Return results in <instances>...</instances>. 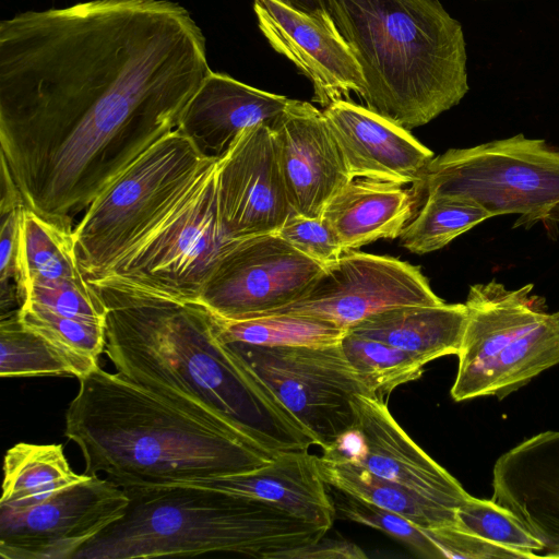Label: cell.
Returning a JSON list of instances; mask_svg holds the SVG:
<instances>
[{
  "mask_svg": "<svg viewBox=\"0 0 559 559\" xmlns=\"http://www.w3.org/2000/svg\"><path fill=\"white\" fill-rule=\"evenodd\" d=\"M331 489V488H330ZM336 516L378 530L405 545L423 558L440 559L425 531L405 518L334 490Z\"/></svg>",
  "mask_w": 559,
  "mask_h": 559,
  "instance_id": "obj_34",
  "label": "cell"
},
{
  "mask_svg": "<svg viewBox=\"0 0 559 559\" xmlns=\"http://www.w3.org/2000/svg\"><path fill=\"white\" fill-rule=\"evenodd\" d=\"M21 266L29 282L83 281L72 231L45 221L25 207L22 221Z\"/></svg>",
  "mask_w": 559,
  "mask_h": 559,
  "instance_id": "obj_27",
  "label": "cell"
},
{
  "mask_svg": "<svg viewBox=\"0 0 559 559\" xmlns=\"http://www.w3.org/2000/svg\"><path fill=\"white\" fill-rule=\"evenodd\" d=\"M259 28L278 53L288 58L313 86V102L326 107L362 97L366 82L361 69L337 28L296 11L277 0H253Z\"/></svg>",
  "mask_w": 559,
  "mask_h": 559,
  "instance_id": "obj_15",
  "label": "cell"
},
{
  "mask_svg": "<svg viewBox=\"0 0 559 559\" xmlns=\"http://www.w3.org/2000/svg\"><path fill=\"white\" fill-rule=\"evenodd\" d=\"M211 72L191 14L167 0H92L0 23V148L27 209L74 218L177 128Z\"/></svg>",
  "mask_w": 559,
  "mask_h": 559,
  "instance_id": "obj_1",
  "label": "cell"
},
{
  "mask_svg": "<svg viewBox=\"0 0 559 559\" xmlns=\"http://www.w3.org/2000/svg\"><path fill=\"white\" fill-rule=\"evenodd\" d=\"M213 316L215 332L224 343L258 346H302L338 343L346 330L313 317L275 313L245 320Z\"/></svg>",
  "mask_w": 559,
  "mask_h": 559,
  "instance_id": "obj_26",
  "label": "cell"
},
{
  "mask_svg": "<svg viewBox=\"0 0 559 559\" xmlns=\"http://www.w3.org/2000/svg\"><path fill=\"white\" fill-rule=\"evenodd\" d=\"M225 344L322 450L356 426L355 395L377 397L349 364L341 342L302 346Z\"/></svg>",
  "mask_w": 559,
  "mask_h": 559,
  "instance_id": "obj_9",
  "label": "cell"
},
{
  "mask_svg": "<svg viewBox=\"0 0 559 559\" xmlns=\"http://www.w3.org/2000/svg\"><path fill=\"white\" fill-rule=\"evenodd\" d=\"M366 82V107L411 130L468 92L462 25L440 0H325Z\"/></svg>",
  "mask_w": 559,
  "mask_h": 559,
  "instance_id": "obj_4",
  "label": "cell"
},
{
  "mask_svg": "<svg viewBox=\"0 0 559 559\" xmlns=\"http://www.w3.org/2000/svg\"><path fill=\"white\" fill-rule=\"evenodd\" d=\"M290 99L210 72L186 105L177 128L210 158L218 159L246 128L273 127Z\"/></svg>",
  "mask_w": 559,
  "mask_h": 559,
  "instance_id": "obj_20",
  "label": "cell"
},
{
  "mask_svg": "<svg viewBox=\"0 0 559 559\" xmlns=\"http://www.w3.org/2000/svg\"><path fill=\"white\" fill-rule=\"evenodd\" d=\"M413 204V194L403 185L355 178L329 201L322 216L347 251L397 238L412 216Z\"/></svg>",
  "mask_w": 559,
  "mask_h": 559,
  "instance_id": "obj_22",
  "label": "cell"
},
{
  "mask_svg": "<svg viewBox=\"0 0 559 559\" xmlns=\"http://www.w3.org/2000/svg\"><path fill=\"white\" fill-rule=\"evenodd\" d=\"M323 114L353 179L420 182L433 153L409 130L348 99L333 102Z\"/></svg>",
  "mask_w": 559,
  "mask_h": 559,
  "instance_id": "obj_18",
  "label": "cell"
},
{
  "mask_svg": "<svg viewBox=\"0 0 559 559\" xmlns=\"http://www.w3.org/2000/svg\"><path fill=\"white\" fill-rule=\"evenodd\" d=\"M272 129L294 212L321 216L329 201L353 180L323 110L290 99Z\"/></svg>",
  "mask_w": 559,
  "mask_h": 559,
  "instance_id": "obj_16",
  "label": "cell"
},
{
  "mask_svg": "<svg viewBox=\"0 0 559 559\" xmlns=\"http://www.w3.org/2000/svg\"><path fill=\"white\" fill-rule=\"evenodd\" d=\"M283 4L299 11L330 28H336L325 4V0H277Z\"/></svg>",
  "mask_w": 559,
  "mask_h": 559,
  "instance_id": "obj_39",
  "label": "cell"
},
{
  "mask_svg": "<svg viewBox=\"0 0 559 559\" xmlns=\"http://www.w3.org/2000/svg\"><path fill=\"white\" fill-rule=\"evenodd\" d=\"M323 270L277 233L235 239L219 257L198 302L227 320L273 314L302 298Z\"/></svg>",
  "mask_w": 559,
  "mask_h": 559,
  "instance_id": "obj_11",
  "label": "cell"
},
{
  "mask_svg": "<svg viewBox=\"0 0 559 559\" xmlns=\"http://www.w3.org/2000/svg\"><path fill=\"white\" fill-rule=\"evenodd\" d=\"M467 322L465 304L414 305L385 310L347 331L412 353L427 362L457 355Z\"/></svg>",
  "mask_w": 559,
  "mask_h": 559,
  "instance_id": "obj_23",
  "label": "cell"
},
{
  "mask_svg": "<svg viewBox=\"0 0 559 559\" xmlns=\"http://www.w3.org/2000/svg\"><path fill=\"white\" fill-rule=\"evenodd\" d=\"M365 551L346 539L325 538L298 547L281 556V559H366Z\"/></svg>",
  "mask_w": 559,
  "mask_h": 559,
  "instance_id": "obj_38",
  "label": "cell"
},
{
  "mask_svg": "<svg viewBox=\"0 0 559 559\" xmlns=\"http://www.w3.org/2000/svg\"><path fill=\"white\" fill-rule=\"evenodd\" d=\"M88 282L107 310L104 352L118 373L273 455L317 445L218 338L200 302L112 275Z\"/></svg>",
  "mask_w": 559,
  "mask_h": 559,
  "instance_id": "obj_2",
  "label": "cell"
},
{
  "mask_svg": "<svg viewBox=\"0 0 559 559\" xmlns=\"http://www.w3.org/2000/svg\"><path fill=\"white\" fill-rule=\"evenodd\" d=\"M325 484L346 496L396 513L421 530L456 524V510L433 502L367 468L318 456Z\"/></svg>",
  "mask_w": 559,
  "mask_h": 559,
  "instance_id": "obj_24",
  "label": "cell"
},
{
  "mask_svg": "<svg viewBox=\"0 0 559 559\" xmlns=\"http://www.w3.org/2000/svg\"><path fill=\"white\" fill-rule=\"evenodd\" d=\"M441 558L525 559L521 554L491 544L455 525L424 530Z\"/></svg>",
  "mask_w": 559,
  "mask_h": 559,
  "instance_id": "obj_37",
  "label": "cell"
},
{
  "mask_svg": "<svg viewBox=\"0 0 559 559\" xmlns=\"http://www.w3.org/2000/svg\"><path fill=\"white\" fill-rule=\"evenodd\" d=\"M216 160L175 129L129 165L94 199L72 230L85 278L107 275L156 229Z\"/></svg>",
  "mask_w": 559,
  "mask_h": 559,
  "instance_id": "obj_6",
  "label": "cell"
},
{
  "mask_svg": "<svg viewBox=\"0 0 559 559\" xmlns=\"http://www.w3.org/2000/svg\"><path fill=\"white\" fill-rule=\"evenodd\" d=\"M21 323L55 346L80 379L98 367L105 350L106 325L67 318L24 301L17 311Z\"/></svg>",
  "mask_w": 559,
  "mask_h": 559,
  "instance_id": "obj_28",
  "label": "cell"
},
{
  "mask_svg": "<svg viewBox=\"0 0 559 559\" xmlns=\"http://www.w3.org/2000/svg\"><path fill=\"white\" fill-rule=\"evenodd\" d=\"M86 477L71 468L61 444L16 443L4 455L0 507L28 508Z\"/></svg>",
  "mask_w": 559,
  "mask_h": 559,
  "instance_id": "obj_25",
  "label": "cell"
},
{
  "mask_svg": "<svg viewBox=\"0 0 559 559\" xmlns=\"http://www.w3.org/2000/svg\"><path fill=\"white\" fill-rule=\"evenodd\" d=\"M490 217L486 210L472 202L427 195L417 216L404 227L399 238L408 251L425 254L443 248Z\"/></svg>",
  "mask_w": 559,
  "mask_h": 559,
  "instance_id": "obj_30",
  "label": "cell"
},
{
  "mask_svg": "<svg viewBox=\"0 0 559 559\" xmlns=\"http://www.w3.org/2000/svg\"><path fill=\"white\" fill-rule=\"evenodd\" d=\"M124 514L72 559H134L238 554L281 559L330 531L284 510L219 490L173 485L122 488Z\"/></svg>",
  "mask_w": 559,
  "mask_h": 559,
  "instance_id": "obj_5",
  "label": "cell"
},
{
  "mask_svg": "<svg viewBox=\"0 0 559 559\" xmlns=\"http://www.w3.org/2000/svg\"><path fill=\"white\" fill-rule=\"evenodd\" d=\"M26 205L0 211V309L1 318L19 311L25 297L21 266L22 221Z\"/></svg>",
  "mask_w": 559,
  "mask_h": 559,
  "instance_id": "obj_35",
  "label": "cell"
},
{
  "mask_svg": "<svg viewBox=\"0 0 559 559\" xmlns=\"http://www.w3.org/2000/svg\"><path fill=\"white\" fill-rule=\"evenodd\" d=\"M491 500L544 545L545 558H559V430L537 433L496 461Z\"/></svg>",
  "mask_w": 559,
  "mask_h": 559,
  "instance_id": "obj_17",
  "label": "cell"
},
{
  "mask_svg": "<svg viewBox=\"0 0 559 559\" xmlns=\"http://www.w3.org/2000/svg\"><path fill=\"white\" fill-rule=\"evenodd\" d=\"M276 233L324 267L337 261L344 252L338 237L322 215L309 217L293 212Z\"/></svg>",
  "mask_w": 559,
  "mask_h": 559,
  "instance_id": "obj_36",
  "label": "cell"
},
{
  "mask_svg": "<svg viewBox=\"0 0 559 559\" xmlns=\"http://www.w3.org/2000/svg\"><path fill=\"white\" fill-rule=\"evenodd\" d=\"M215 185L219 223L229 239L276 233L294 212L267 123L235 138L216 160Z\"/></svg>",
  "mask_w": 559,
  "mask_h": 559,
  "instance_id": "obj_14",
  "label": "cell"
},
{
  "mask_svg": "<svg viewBox=\"0 0 559 559\" xmlns=\"http://www.w3.org/2000/svg\"><path fill=\"white\" fill-rule=\"evenodd\" d=\"M126 491L98 475L24 509L0 507V556L72 559L87 542L126 512Z\"/></svg>",
  "mask_w": 559,
  "mask_h": 559,
  "instance_id": "obj_12",
  "label": "cell"
},
{
  "mask_svg": "<svg viewBox=\"0 0 559 559\" xmlns=\"http://www.w3.org/2000/svg\"><path fill=\"white\" fill-rule=\"evenodd\" d=\"M353 406L356 426L366 440L361 466L433 502L457 508L469 496L445 468L404 431L378 397L357 394Z\"/></svg>",
  "mask_w": 559,
  "mask_h": 559,
  "instance_id": "obj_19",
  "label": "cell"
},
{
  "mask_svg": "<svg viewBox=\"0 0 559 559\" xmlns=\"http://www.w3.org/2000/svg\"><path fill=\"white\" fill-rule=\"evenodd\" d=\"M215 165L202 173L175 210L107 275L198 302L219 257L235 240L225 236L219 223Z\"/></svg>",
  "mask_w": 559,
  "mask_h": 559,
  "instance_id": "obj_10",
  "label": "cell"
},
{
  "mask_svg": "<svg viewBox=\"0 0 559 559\" xmlns=\"http://www.w3.org/2000/svg\"><path fill=\"white\" fill-rule=\"evenodd\" d=\"M0 376L75 377L68 359L43 336L24 326L17 312L0 321Z\"/></svg>",
  "mask_w": 559,
  "mask_h": 559,
  "instance_id": "obj_31",
  "label": "cell"
},
{
  "mask_svg": "<svg viewBox=\"0 0 559 559\" xmlns=\"http://www.w3.org/2000/svg\"><path fill=\"white\" fill-rule=\"evenodd\" d=\"M24 301L62 317L106 325V307L87 280L29 282Z\"/></svg>",
  "mask_w": 559,
  "mask_h": 559,
  "instance_id": "obj_33",
  "label": "cell"
},
{
  "mask_svg": "<svg viewBox=\"0 0 559 559\" xmlns=\"http://www.w3.org/2000/svg\"><path fill=\"white\" fill-rule=\"evenodd\" d=\"M180 485L257 499L328 530L336 518L330 487L319 471L318 456L309 451L278 454L267 465L251 472Z\"/></svg>",
  "mask_w": 559,
  "mask_h": 559,
  "instance_id": "obj_21",
  "label": "cell"
},
{
  "mask_svg": "<svg viewBox=\"0 0 559 559\" xmlns=\"http://www.w3.org/2000/svg\"><path fill=\"white\" fill-rule=\"evenodd\" d=\"M341 347L374 395L384 401L397 386L419 379L428 364L386 343L346 332Z\"/></svg>",
  "mask_w": 559,
  "mask_h": 559,
  "instance_id": "obj_29",
  "label": "cell"
},
{
  "mask_svg": "<svg viewBox=\"0 0 559 559\" xmlns=\"http://www.w3.org/2000/svg\"><path fill=\"white\" fill-rule=\"evenodd\" d=\"M534 284L508 289L497 281L474 284L457 353L451 396L503 400L559 364V311L548 312Z\"/></svg>",
  "mask_w": 559,
  "mask_h": 559,
  "instance_id": "obj_7",
  "label": "cell"
},
{
  "mask_svg": "<svg viewBox=\"0 0 559 559\" xmlns=\"http://www.w3.org/2000/svg\"><path fill=\"white\" fill-rule=\"evenodd\" d=\"M66 413V437L85 474L105 473L121 488L173 486L247 473L273 455L99 366L79 379Z\"/></svg>",
  "mask_w": 559,
  "mask_h": 559,
  "instance_id": "obj_3",
  "label": "cell"
},
{
  "mask_svg": "<svg viewBox=\"0 0 559 559\" xmlns=\"http://www.w3.org/2000/svg\"><path fill=\"white\" fill-rule=\"evenodd\" d=\"M456 526L491 544L519 552L525 559L545 558L544 545L510 511L491 499L469 495L456 510Z\"/></svg>",
  "mask_w": 559,
  "mask_h": 559,
  "instance_id": "obj_32",
  "label": "cell"
},
{
  "mask_svg": "<svg viewBox=\"0 0 559 559\" xmlns=\"http://www.w3.org/2000/svg\"><path fill=\"white\" fill-rule=\"evenodd\" d=\"M420 182L427 195L472 202L490 216L518 214L515 227L559 221V147L523 134L433 157Z\"/></svg>",
  "mask_w": 559,
  "mask_h": 559,
  "instance_id": "obj_8",
  "label": "cell"
},
{
  "mask_svg": "<svg viewBox=\"0 0 559 559\" xmlns=\"http://www.w3.org/2000/svg\"><path fill=\"white\" fill-rule=\"evenodd\" d=\"M443 302L418 266L392 257L347 250L324 267L302 298L275 313L313 317L347 331L392 308Z\"/></svg>",
  "mask_w": 559,
  "mask_h": 559,
  "instance_id": "obj_13",
  "label": "cell"
}]
</instances>
